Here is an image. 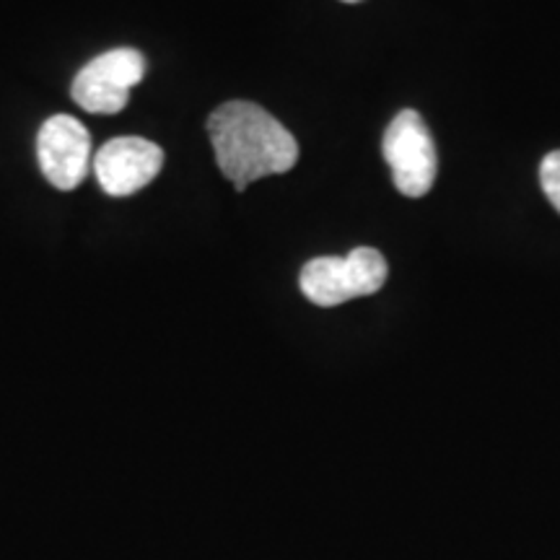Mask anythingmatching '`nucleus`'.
Instances as JSON below:
<instances>
[{"label": "nucleus", "mask_w": 560, "mask_h": 560, "mask_svg": "<svg viewBox=\"0 0 560 560\" xmlns=\"http://www.w3.org/2000/svg\"><path fill=\"white\" fill-rule=\"evenodd\" d=\"M208 132L223 177L236 192L270 174L291 172L299 161L296 138L260 104H221L208 117Z\"/></svg>", "instance_id": "1"}, {"label": "nucleus", "mask_w": 560, "mask_h": 560, "mask_svg": "<svg viewBox=\"0 0 560 560\" xmlns=\"http://www.w3.org/2000/svg\"><path fill=\"white\" fill-rule=\"evenodd\" d=\"M389 268L380 249L355 247L346 257H314L301 270V293L317 306H340L371 296L387 283Z\"/></svg>", "instance_id": "2"}, {"label": "nucleus", "mask_w": 560, "mask_h": 560, "mask_svg": "<svg viewBox=\"0 0 560 560\" xmlns=\"http://www.w3.org/2000/svg\"><path fill=\"white\" fill-rule=\"evenodd\" d=\"M392 182L405 198H423L436 182L439 159L429 125L416 109L397 112L382 140Z\"/></svg>", "instance_id": "3"}, {"label": "nucleus", "mask_w": 560, "mask_h": 560, "mask_svg": "<svg viewBox=\"0 0 560 560\" xmlns=\"http://www.w3.org/2000/svg\"><path fill=\"white\" fill-rule=\"evenodd\" d=\"M145 75V58L132 47H117L83 66L70 96L91 115H117L128 107L130 89Z\"/></svg>", "instance_id": "4"}, {"label": "nucleus", "mask_w": 560, "mask_h": 560, "mask_svg": "<svg viewBox=\"0 0 560 560\" xmlns=\"http://www.w3.org/2000/svg\"><path fill=\"white\" fill-rule=\"evenodd\" d=\"M37 159L45 179L58 190H75L86 179L91 136L86 125L70 115H52L39 128Z\"/></svg>", "instance_id": "5"}, {"label": "nucleus", "mask_w": 560, "mask_h": 560, "mask_svg": "<svg viewBox=\"0 0 560 560\" xmlns=\"http://www.w3.org/2000/svg\"><path fill=\"white\" fill-rule=\"evenodd\" d=\"M164 166V151L145 138H112L94 159L100 187L109 198H130L149 187Z\"/></svg>", "instance_id": "6"}, {"label": "nucleus", "mask_w": 560, "mask_h": 560, "mask_svg": "<svg viewBox=\"0 0 560 560\" xmlns=\"http://www.w3.org/2000/svg\"><path fill=\"white\" fill-rule=\"evenodd\" d=\"M540 185L552 208L560 213V151H552L540 164Z\"/></svg>", "instance_id": "7"}, {"label": "nucleus", "mask_w": 560, "mask_h": 560, "mask_svg": "<svg viewBox=\"0 0 560 560\" xmlns=\"http://www.w3.org/2000/svg\"><path fill=\"white\" fill-rule=\"evenodd\" d=\"M342 3H361V0H342Z\"/></svg>", "instance_id": "8"}]
</instances>
